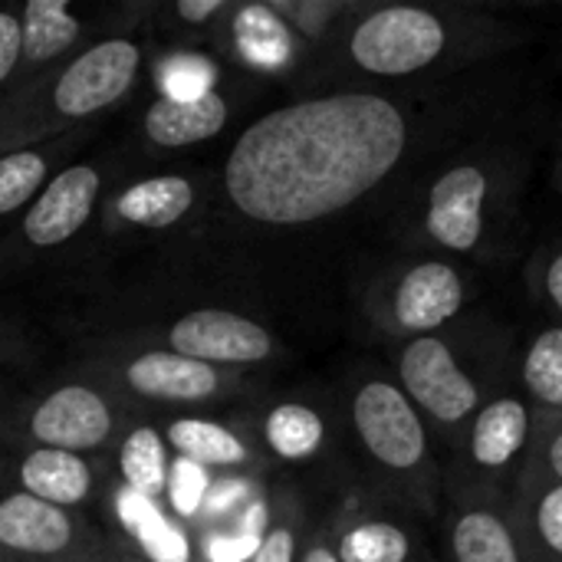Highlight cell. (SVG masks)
Segmentation results:
<instances>
[{
  "label": "cell",
  "instance_id": "1",
  "mask_svg": "<svg viewBox=\"0 0 562 562\" xmlns=\"http://www.w3.org/2000/svg\"><path fill=\"white\" fill-rule=\"evenodd\" d=\"M484 105L448 86L313 92L257 115L231 145L227 207L267 231L336 221L481 128Z\"/></svg>",
  "mask_w": 562,
  "mask_h": 562
},
{
  "label": "cell",
  "instance_id": "2",
  "mask_svg": "<svg viewBox=\"0 0 562 562\" xmlns=\"http://www.w3.org/2000/svg\"><path fill=\"white\" fill-rule=\"evenodd\" d=\"M527 36L524 23L494 7L366 0L336 43L316 56V79L329 82L326 92L448 86Z\"/></svg>",
  "mask_w": 562,
  "mask_h": 562
},
{
  "label": "cell",
  "instance_id": "3",
  "mask_svg": "<svg viewBox=\"0 0 562 562\" xmlns=\"http://www.w3.org/2000/svg\"><path fill=\"white\" fill-rule=\"evenodd\" d=\"M533 158L507 132H481L422 161L402 184L395 234L408 250L501 263L520 244Z\"/></svg>",
  "mask_w": 562,
  "mask_h": 562
},
{
  "label": "cell",
  "instance_id": "4",
  "mask_svg": "<svg viewBox=\"0 0 562 562\" xmlns=\"http://www.w3.org/2000/svg\"><path fill=\"white\" fill-rule=\"evenodd\" d=\"M346 422L372 477V494L422 520L441 517L445 471L438 438L392 372H359L346 392Z\"/></svg>",
  "mask_w": 562,
  "mask_h": 562
},
{
  "label": "cell",
  "instance_id": "5",
  "mask_svg": "<svg viewBox=\"0 0 562 562\" xmlns=\"http://www.w3.org/2000/svg\"><path fill=\"white\" fill-rule=\"evenodd\" d=\"M142 63L145 46L132 36H105L82 46L0 102V155L76 132L92 135L95 122L132 95Z\"/></svg>",
  "mask_w": 562,
  "mask_h": 562
},
{
  "label": "cell",
  "instance_id": "6",
  "mask_svg": "<svg viewBox=\"0 0 562 562\" xmlns=\"http://www.w3.org/2000/svg\"><path fill=\"white\" fill-rule=\"evenodd\" d=\"M514 356L491 333L477 339L458 323L445 333L395 346L392 379L435 431L438 445L458 448L477 408L510 379Z\"/></svg>",
  "mask_w": 562,
  "mask_h": 562
},
{
  "label": "cell",
  "instance_id": "7",
  "mask_svg": "<svg viewBox=\"0 0 562 562\" xmlns=\"http://www.w3.org/2000/svg\"><path fill=\"white\" fill-rule=\"evenodd\" d=\"M474 296L477 283L468 263L408 250L369 280L362 313L375 336L402 346L461 323Z\"/></svg>",
  "mask_w": 562,
  "mask_h": 562
},
{
  "label": "cell",
  "instance_id": "8",
  "mask_svg": "<svg viewBox=\"0 0 562 562\" xmlns=\"http://www.w3.org/2000/svg\"><path fill=\"white\" fill-rule=\"evenodd\" d=\"M128 405L109 382L79 369L63 375L40 392L16 398L7 415V451L56 448L86 458H102L115 451L125 425Z\"/></svg>",
  "mask_w": 562,
  "mask_h": 562
},
{
  "label": "cell",
  "instance_id": "9",
  "mask_svg": "<svg viewBox=\"0 0 562 562\" xmlns=\"http://www.w3.org/2000/svg\"><path fill=\"white\" fill-rule=\"evenodd\" d=\"M537 422L540 412L524 398L517 382L501 385L464 428L445 481L514 497L530 468Z\"/></svg>",
  "mask_w": 562,
  "mask_h": 562
},
{
  "label": "cell",
  "instance_id": "10",
  "mask_svg": "<svg viewBox=\"0 0 562 562\" xmlns=\"http://www.w3.org/2000/svg\"><path fill=\"white\" fill-rule=\"evenodd\" d=\"M82 369L109 382L125 402L151 405H207L244 389L240 372L194 362L165 346H102Z\"/></svg>",
  "mask_w": 562,
  "mask_h": 562
},
{
  "label": "cell",
  "instance_id": "11",
  "mask_svg": "<svg viewBox=\"0 0 562 562\" xmlns=\"http://www.w3.org/2000/svg\"><path fill=\"white\" fill-rule=\"evenodd\" d=\"M112 188L109 161H69L16 217L0 244V263H30L76 244Z\"/></svg>",
  "mask_w": 562,
  "mask_h": 562
},
{
  "label": "cell",
  "instance_id": "12",
  "mask_svg": "<svg viewBox=\"0 0 562 562\" xmlns=\"http://www.w3.org/2000/svg\"><path fill=\"white\" fill-rule=\"evenodd\" d=\"M441 562H530L514 497L445 481Z\"/></svg>",
  "mask_w": 562,
  "mask_h": 562
},
{
  "label": "cell",
  "instance_id": "13",
  "mask_svg": "<svg viewBox=\"0 0 562 562\" xmlns=\"http://www.w3.org/2000/svg\"><path fill=\"white\" fill-rule=\"evenodd\" d=\"M155 346L227 372L270 366L280 356V339L263 323L247 313L217 306L175 316L161 333H155Z\"/></svg>",
  "mask_w": 562,
  "mask_h": 562
},
{
  "label": "cell",
  "instance_id": "14",
  "mask_svg": "<svg viewBox=\"0 0 562 562\" xmlns=\"http://www.w3.org/2000/svg\"><path fill=\"white\" fill-rule=\"evenodd\" d=\"M102 543L105 537L79 510L43 504L16 487L0 491V557L7 562H72Z\"/></svg>",
  "mask_w": 562,
  "mask_h": 562
},
{
  "label": "cell",
  "instance_id": "15",
  "mask_svg": "<svg viewBox=\"0 0 562 562\" xmlns=\"http://www.w3.org/2000/svg\"><path fill=\"white\" fill-rule=\"evenodd\" d=\"M422 517L372 497H352L329 527L339 562H422L431 557L425 547ZM425 524V520H422Z\"/></svg>",
  "mask_w": 562,
  "mask_h": 562
},
{
  "label": "cell",
  "instance_id": "16",
  "mask_svg": "<svg viewBox=\"0 0 562 562\" xmlns=\"http://www.w3.org/2000/svg\"><path fill=\"white\" fill-rule=\"evenodd\" d=\"M10 481L16 491L63 507V510H82L92 504V497L102 487V464L99 458L56 451V448H30L16 454V464L10 471Z\"/></svg>",
  "mask_w": 562,
  "mask_h": 562
},
{
  "label": "cell",
  "instance_id": "17",
  "mask_svg": "<svg viewBox=\"0 0 562 562\" xmlns=\"http://www.w3.org/2000/svg\"><path fill=\"white\" fill-rule=\"evenodd\" d=\"M198 204V184L191 175H148L122 191H115L105 204L112 231H171L178 227Z\"/></svg>",
  "mask_w": 562,
  "mask_h": 562
},
{
  "label": "cell",
  "instance_id": "18",
  "mask_svg": "<svg viewBox=\"0 0 562 562\" xmlns=\"http://www.w3.org/2000/svg\"><path fill=\"white\" fill-rule=\"evenodd\" d=\"M20 76L16 92L30 82L43 79L49 69L79 53V40L86 36V23L72 13L66 0H26L20 7Z\"/></svg>",
  "mask_w": 562,
  "mask_h": 562
},
{
  "label": "cell",
  "instance_id": "19",
  "mask_svg": "<svg viewBox=\"0 0 562 562\" xmlns=\"http://www.w3.org/2000/svg\"><path fill=\"white\" fill-rule=\"evenodd\" d=\"M231 122V102L217 89L201 99H168L158 95L142 115V135L155 148H191L217 138Z\"/></svg>",
  "mask_w": 562,
  "mask_h": 562
},
{
  "label": "cell",
  "instance_id": "20",
  "mask_svg": "<svg viewBox=\"0 0 562 562\" xmlns=\"http://www.w3.org/2000/svg\"><path fill=\"white\" fill-rule=\"evenodd\" d=\"M165 441L175 458H188L211 474H244L260 464L257 448L231 425L201 418V415H178L165 428Z\"/></svg>",
  "mask_w": 562,
  "mask_h": 562
},
{
  "label": "cell",
  "instance_id": "21",
  "mask_svg": "<svg viewBox=\"0 0 562 562\" xmlns=\"http://www.w3.org/2000/svg\"><path fill=\"white\" fill-rule=\"evenodd\" d=\"M86 138H89L86 132H76V135H63L43 145L3 151L0 155V224L20 217L36 201V194L56 178V171L69 165L66 158Z\"/></svg>",
  "mask_w": 562,
  "mask_h": 562
},
{
  "label": "cell",
  "instance_id": "22",
  "mask_svg": "<svg viewBox=\"0 0 562 562\" xmlns=\"http://www.w3.org/2000/svg\"><path fill=\"white\" fill-rule=\"evenodd\" d=\"M112 514L125 530V543L145 562H194V547L184 527H178L161 504H151L122 484L112 487Z\"/></svg>",
  "mask_w": 562,
  "mask_h": 562
},
{
  "label": "cell",
  "instance_id": "23",
  "mask_svg": "<svg viewBox=\"0 0 562 562\" xmlns=\"http://www.w3.org/2000/svg\"><path fill=\"white\" fill-rule=\"evenodd\" d=\"M260 441L283 464H306L329 445V422L310 402H277L260 418Z\"/></svg>",
  "mask_w": 562,
  "mask_h": 562
},
{
  "label": "cell",
  "instance_id": "24",
  "mask_svg": "<svg viewBox=\"0 0 562 562\" xmlns=\"http://www.w3.org/2000/svg\"><path fill=\"white\" fill-rule=\"evenodd\" d=\"M514 382L540 415H562V326L543 323L514 359Z\"/></svg>",
  "mask_w": 562,
  "mask_h": 562
},
{
  "label": "cell",
  "instance_id": "25",
  "mask_svg": "<svg viewBox=\"0 0 562 562\" xmlns=\"http://www.w3.org/2000/svg\"><path fill=\"white\" fill-rule=\"evenodd\" d=\"M115 468L119 484L151 504L165 501L168 468H171V448L165 441V431L158 425H125L119 445H115Z\"/></svg>",
  "mask_w": 562,
  "mask_h": 562
},
{
  "label": "cell",
  "instance_id": "26",
  "mask_svg": "<svg viewBox=\"0 0 562 562\" xmlns=\"http://www.w3.org/2000/svg\"><path fill=\"white\" fill-rule=\"evenodd\" d=\"M366 0H263L303 53H326Z\"/></svg>",
  "mask_w": 562,
  "mask_h": 562
},
{
  "label": "cell",
  "instance_id": "27",
  "mask_svg": "<svg viewBox=\"0 0 562 562\" xmlns=\"http://www.w3.org/2000/svg\"><path fill=\"white\" fill-rule=\"evenodd\" d=\"M514 510L530 562H562V484L520 481Z\"/></svg>",
  "mask_w": 562,
  "mask_h": 562
},
{
  "label": "cell",
  "instance_id": "28",
  "mask_svg": "<svg viewBox=\"0 0 562 562\" xmlns=\"http://www.w3.org/2000/svg\"><path fill=\"white\" fill-rule=\"evenodd\" d=\"M234 36L237 46L247 59H254L263 69H277L290 59L296 46V40L286 33V26L260 3H247V7H234Z\"/></svg>",
  "mask_w": 562,
  "mask_h": 562
},
{
  "label": "cell",
  "instance_id": "29",
  "mask_svg": "<svg viewBox=\"0 0 562 562\" xmlns=\"http://www.w3.org/2000/svg\"><path fill=\"white\" fill-rule=\"evenodd\" d=\"M306 537H310L306 510L296 494L283 491L270 504V527L250 562H300Z\"/></svg>",
  "mask_w": 562,
  "mask_h": 562
},
{
  "label": "cell",
  "instance_id": "30",
  "mask_svg": "<svg viewBox=\"0 0 562 562\" xmlns=\"http://www.w3.org/2000/svg\"><path fill=\"white\" fill-rule=\"evenodd\" d=\"M214 484V474L188 458H175L171 454V468H168V484H165V504L171 510V517L178 524H198L207 491Z\"/></svg>",
  "mask_w": 562,
  "mask_h": 562
},
{
  "label": "cell",
  "instance_id": "31",
  "mask_svg": "<svg viewBox=\"0 0 562 562\" xmlns=\"http://www.w3.org/2000/svg\"><path fill=\"white\" fill-rule=\"evenodd\" d=\"M260 487L254 481V474H221L214 477L211 491H207V501H204V510L201 517L207 524H224V530H231V524L240 517L244 507H250L254 501H260ZM198 517V520H201Z\"/></svg>",
  "mask_w": 562,
  "mask_h": 562
},
{
  "label": "cell",
  "instance_id": "32",
  "mask_svg": "<svg viewBox=\"0 0 562 562\" xmlns=\"http://www.w3.org/2000/svg\"><path fill=\"white\" fill-rule=\"evenodd\" d=\"M161 92L168 99H201L214 92V66L201 53L171 56L161 63Z\"/></svg>",
  "mask_w": 562,
  "mask_h": 562
},
{
  "label": "cell",
  "instance_id": "33",
  "mask_svg": "<svg viewBox=\"0 0 562 562\" xmlns=\"http://www.w3.org/2000/svg\"><path fill=\"white\" fill-rule=\"evenodd\" d=\"M527 286L533 300L562 326V240L543 244L527 263Z\"/></svg>",
  "mask_w": 562,
  "mask_h": 562
},
{
  "label": "cell",
  "instance_id": "34",
  "mask_svg": "<svg viewBox=\"0 0 562 562\" xmlns=\"http://www.w3.org/2000/svg\"><path fill=\"white\" fill-rule=\"evenodd\" d=\"M524 481L562 484V415H540L537 441Z\"/></svg>",
  "mask_w": 562,
  "mask_h": 562
},
{
  "label": "cell",
  "instance_id": "35",
  "mask_svg": "<svg viewBox=\"0 0 562 562\" xmlns=\"http://www.w3.org/2000/svg\"><path fill=\"white\" fill-rule=\"evenodd\" d=\"M20 49H23L20 7H0V102L16 92Z\"/></svg>",
  "mask_w": 562,
  "mask_h": 562
},
{
  "label": "cell",
  "instance_id": "36",
  "mask_svg": "<svg viewBox=\"0 0 562 562\" xmlns=\"http://www.w3.org/2000/svg\"><path fill=\"white\" fill-rule=\"evenodd\" d=\"M263 537H247L234 530H211L201 537L204 562H250Z\"/></svg>",
  "mask_w": 562,
  "mask_h": 562
},
{
  "label": "cell",
  "instance_id": "37",
  "mask_svg": "<svg viewBox=\"0 0 562 562\" xmlns=\"http://www.w3.org/2000/svg\"><path fill=\"white\" fill-rule=\"evenodd\" d=\"M231 10H234L231 0H175L168 7L178 30H207L221 16H231Z\"/></svg>",
  "mask_w": 562,
  "mask_h": 562
},
{
  "label": "cell",
  "instance_id": "38",
  "mask_svg": "<svg viewBox=\"0 0 562 562\" xmlns=\"http://www.w3.org/2000/svg\"><path fill=\"white\" fill-rule=\"evenodd\" d=\"M33 359H36V342L30 339V333L20 323L0 316V369L26 366Z\"/></svg>",
  "mask_w": 562,
  "mask_h": 562
},
{
  "label": "cell",
  "instance_id": "39",
  "mask_svg": "<svg viewBox=\"0 0 562 562\" xmlns=\"http://www.w3.org/2000/svg\"><path fill=\"white\" fill-rule=\"evenodd\" d=\"M300 562H339L336 547H333V537H329V527L310 530V537L303 543V553H300Z\"/></svg>",
  "mask_w": 562,
  "mask_h": 562
},
{
  "label": "cell",
  "instance_id": "40",
  "mask_svg": "<svg viewBox=\"0 0 562 562\" xmlns=\"http://www.w3.org/2000/svg\"><path fill=\"white\" fill-rule=\"evenodd\" d=\"M109 560L112 562H145L125 540H109Z\"/></svg>",
  "mask_w": 562,
  "mask_h": 562
},
{
  "label": "cell",
  "instance_id": "41",
  "mask_svg": "<svg viewBox=\"0 0 562 562\" xmlns=\"http://www.w3.org/2000/svg\"><path fill=\"white\" fill-rule=\"evenodd\" d=\"M72 562H112L109 560V537H105V543H102V547H95V550L82 553L79 560H72Z\"/></svg>",
  "mask_w": 562,
  "mask_h": 562
},
{
  "label": "cell",
  "instance_id": "42",
  "mask_svg": "<svg viewBox=\"0 0 562 562\" xmlns=\"http://www.w3.org/2000/svg\"><path fill=\"white\" fill-rule=\"evenodd\" d=\"M13 402H16V398L10 395V385H7V382L0 379V412H7V408H10Z\"/></svg>",
  "mask_w": 562,
  "mask_h": 562
},
{
  "label": "cell",
  "instance_id": "43",
  "mask_svg": "<svg viewBox=\"0 0 562 562\" xmlns=\"http://www.w3.org/2000/svg\"><path fill=\"white\" fill-rule=\"evenodd\" d=\"M7 415H10V408L0 412V454L7 451Z\"/></svg>",
  "mask_w": 562,
  "mask_h": 562
},
{
  "label": "cell",
  "instance_id": "44",
  "mask_svg": "<svg viewBox=\"0 0 562 562\" xmlns=\"http://www.w3.org/2000/svg\"><path fill=\"white\" fill-rule=\"evenodd\" d=\"M422 562H441V560H438V557H435V553H431V557H428V560H422Z\"/></svg>",
  "mask_w": 562,
  "mask_h": 562
},
{
  "label": "cell",
  "instance_id": "45",
  "mask_svg": "<svg viewBox=\"0 0 562 562\" xmlns=\"http://www.w3.org/2000/svg\"><path fill=\"white\" fill-rule=\"evenodd\" d=\"M557 168H560V181H562V151H560V165H557Z\"/></svg>",
  "mask_w": 562,
  "mask_h": 562
},
{
  "label": "cell",
  "instance_id": "46",
  "mask_svg": "<svg viewBox=\"0 0 562 562\" xmlns=\"http://www.w3.org/2000/svg\"><path fill=\"white\" fill-rule=\"evenodd\" d=\"M0 562H7V560H3V557H0Z\"/></svg>",
  "mask_w": 562,
  "mask_h": 562
}]
</instances>
